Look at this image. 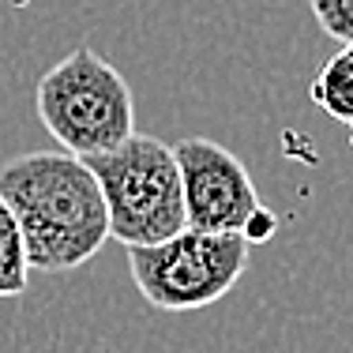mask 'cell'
<instances>
[{
	"label": "cell",
	"mask_w": 353,
	"mask_h": 353,
	"mask_svg": "<svg viewBox=\"0 0 353 353\" xmlns=\"http://www.w3.org/2000/svg\"><path fill=\"white\" fill-rule=\"evenodd\" d=\"M0 199L19 222L30 271H75L109 241L98 181L68 150H34L0 162Z\"/></svg>",
	"instance_id": "cell-1"
},
{
	"label": "cell",
	"mask_w": 353,
	"mask_h": 353,
	"mask_svg": "<svg viewBox=\"0 0 353 353\" xmlns=\"http://www.w3.org/2000/svg\"><path fill=\"white\" fill-rule=\"evenodd\" d=\"M34 109L53 143L75 158L102 154L136 132V98L128 79L90 46L72 49L41 75Z\"/></svg>",
	"instance_id": "cell-2"
},
{
	"label": "cell",
	"mask_w": 353,
	"mask_h": 353,
	"mask_svg": "<svg viewBox=\"0 0 353 353\" xmlns=\"http://www.w3.org/2000/svg\"><path fill=\"white\" fill-rule=\"evenodd\" d=\"M83 162L94 173L98 192L105 199L109 237H117L124 248L158 245L188 230L181 173H176L170 143L132 132L124 143L83 158Z\"/></svg>",
	"instance_id": "cell-3"
},
{
	"label": "cell",
	"mask_w": 353,
	"mask_h": 353,
	"mask_svg": "<svg viewBox=\"0 0 353 353\" xmlns=\"http://www.w3.org/2000/svg\"><path fill=\"white\" fill-rule=\"evenodd\" d=\"M248 241L241 233L181 230L170 241L128 248V271L150 308L196 312L222 301L248 271Z\"/></svg>",
	"instance_id": "cell-4"
},
{
	"label": "cell",
	"mask_w": 353,
	"mask_h": 353,
	"mask_svg": "<svg viewBox=\"0 0 353 353\" xmlns=\"http://www.w3.org/2000/svg\"><path fill=\"white\" fill-rule=\"evenodd\" d=\"M173 158H176V173H181L188 230L245 233V225L256 218V211H263L245 162L230 147L203 136H188L173 143Z\"/></svg>",
	"instance_id": "cell-5"
},
{
	"label": "cell",
	"mask_w": 353,
	"mask_h": 353,
	"mask_svg": "<svg viewBox=\"0 0 353 353\" xmlns=\"http://www.w3.org/2000/svg\"><path fill=\"white\" fill-rule=\"evenodd\" d=\"M308 98L323 109L331 121H353V46H342L331 61L319 68L308 87Z\"/></svg>",
	"instance_id": "cell-6"
},
{
	"label": "cell",
	"mask_w": 353,
	"mask_h": 353,
	"mask_svg": "<svg viewBox=\"0 0 353 353\" xmlns=\"http://www.w3.org/2000/svg\"><path fill=\"white\" fill-rule=\"evenodd\" d=\"M27 279H30V267H27V252H23L19 222L0 199V297H23Z\"/></svg>",
	"instance_id": "cell-7"
},
{
	"label": "cell",
	"mask_w": 353,
	"mask_h": 353,
	"mask_svg": "<svg viewBox=\"0 0 353 353\" xmlns=\"http://www.w3.org/2000/svg\"><path fill=\"white\" fill-rule=\"evenodd\" d=\"M308 8L327 38L353 46V0H308Z\"/></svg>",
	"instance_id": "cell-8"
},
{
	"label": "cell",
	"mask_w": 353,
	"mask_h": 353,
	"mask_svg": "<svg viewBox=\"0 0 353 353\" xmlns=\"http://www.w3.org/2000/svg\"><path fill=\"white\" fill-rule=\"evenodd\" d=\"M274 230H279V218H274V214L263 207V211H256V218L245 225V233H241V237H245L248 245H259V241H271Z\"/></svg>",
	"instance_id": "cell-9"
},
{
	"label": "cell",
	"mask_w": 353,
	"mask_h": 353,
	"mask_svg": "<svg viewBox=\"0 0 353 353\" xmlns=\"http://www.w3.org/2000/svg\"><path fill=\"white\" fill-rule=\"evenodd\" d=\"M350 147H353V121H350Z\"/></svg>",
	"instance_id": "cell-10"
}]
</instances>
